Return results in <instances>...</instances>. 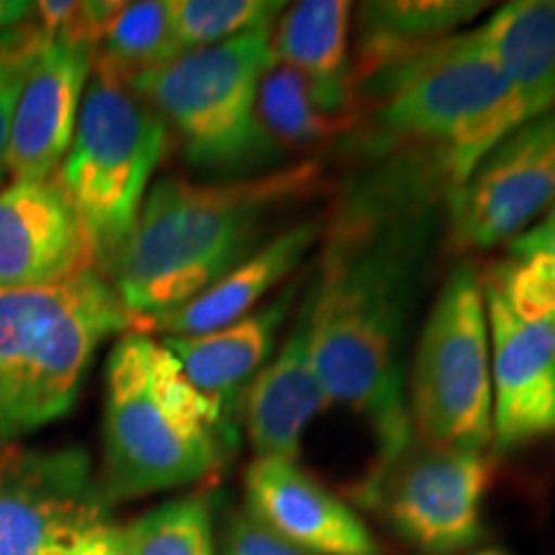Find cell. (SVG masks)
Returning a JSON list of instances; mask_svg holds the SVG:
<instances>
[{
  "instance_id": "277c9868",
  "label": "cell",
  "mask_w": 555,
  "mask_h": 555,
  "mask_svg": "<svg viewBox=\"0 0 555 555\" xmlns=\"http://www.w3.org/2000/svg\"><path fill=\"white\" fill-rule=\"evenodd\" d=\"M232 422L224 406L185 378L163 339L121 335L106 360L101 489L108 504L217 474Z\"/></svg>"
},
{
  "instance_id": "f1b7e54d",
  "label": "cell",
  "mask_w": 555,
  "mask_h": 555,
  "mask_svg": "<svg viewBox=\"0 0 555 555\" xmlns=\"http://www.w3.org/2000/svg\"><path fill=\"white\" fill-rule=\"evenodd\" d=\"M75 555H124L119 545V530L111 525L99 527V530H93L82 540Z\"/></svg>"
},
{
  "instance_id": "8992f818",
  "label": "cell",
  "mask_w": 555,
  "mask_h": 555,
  "mask_svg": "<svg viewBox=\"0 0 555 555\" xmlns=\"http://www.w3.org/2000/svg\"><path fill=\"white\" fill-rule=\"evenodd\" d=\"M270 29L178 54L131 88L196 168L247 178L242 172L281 159L258 121L260 78L273 60Z\"/></svg>"
},
{
  "instance_id": "52a82bcc",
  "label": "cell",
  "mask_w": 555,
  "mask_h": 555,
  "mask_svg": "<svg viewBox=\"0 0 555 555\" xmlns=\"http://www.w3.org/2000/svg\"><path fill=\"white\" fill-rule=\"evenodd\" d=\"M168 144L163 119L134 90L90 75L73 144L54 178L101 273L129 237Z\"/></svg>"
},
{
  "instance_id": "3957f363",
  "label": "cell",
  "mask_w": 555,
  "mask_h": 555,
  "mask_svg": "<svg viewBox=\"0 0 555 555\" xmlns=\"http://www.w3.org/2000/svg\"><path fill=\"white\" fill-rule=\"evenodd\" d=\"M525 121L515 88L474 26L356 80L345 137L352 157H433L457 189Z\"/></svg>"
},
{
  "instance_id": "2e32d148",
  "label": "cell",
  "mask_w": 555,
  "mask_h": 555,
  "mask_svg": "<svg viewBox=\"0 0 555 555\" xmlns=\"http://www.w3.org/2000/svg\"><path fill=\"white\" fill-rule=\"evenodd\" d=\"M242 427L255 457L296 461L311 420L330 406L319 380L309 337V304L301 296L294 327L275 347L273 358L242 393Z\"/></svg>"
},
{
  "instance_id": "ffe728a7",
  "label": "cell",
  "mask_w": 555,
  "mask_h": 555,
  "mask_svg": "<svg viewBox=\"0 0 555 555\" xmlns=\"http://www.w3.org/2000/svg\"><path fill=\"white\" fill-rule=\"evenodd\" d=\"M476 29L515 88L525 119L555 111V0H515Z\"/></svg>"
},
{
  "instance_id": "5bb4252c",
  "label": "cell",
  "mask_w": 555,
  "mask_h": 555,
  "mask_svg": "<svg viewBox=\"0 0 555 555\" xmlns=\"http://www.w3.org/2000/svg\"><path fill=\"white\" fill-rule=\"evenodd\" d=\"M90 266L86 232L57 178L0 185V291L52 286Z\"/></svg>"
},
{
  "instance_id": "8fae6325",
  "label": "cell",
  "mask_w": 555,
  "mask_h": 555,
  "mask_svg": "<svg viewBox=\"0 0 555 555\" xmlns=\"http://www.w3.org/2000/svg\"><path fill=\"white\" fill-rule=\"evenodd\" d=\"M555 204V111L506 134L453 191L446 242L453 255L509 245Z\"/></svg>"
},
{
  "instance_id": "603a6c76",
  "label": "cell",
  "mask_w": 555,
  "mask_h": 555,
  "mask_svg": "<svg viewBox=\"0 0 555 555\" xmlns=\"http://www.w3.org/2000/svg\"><path fill=\"white\" fill-rule=\"evenodd\" d=\"M258 121L278 157L319 150L350 131V119L319 99L304 75L275 60L260 78Z\"/></svg>"
},
{
  "instance_id": "7c38bea8",
  "label": "cell",
  "mask_w": 555,
  "mask_h": 555,
  "mask_svg": "<svg viewBox=\"0 0 555 555\" xmlns=\"http://www.w3.org/2000/svg\"><path fill=\"white\" fill-rule=\"evenodd\" d=\"M491 347V446L517 450L555 435V322L517 317L481 273Z\"/></svg>"
},
{
  "instance_id": "4dcf8cb0",
  "label": "cell",
  "mask_w": 555,
  "mask_h": 555,
  "mask_svg": "<svg viewBox=\"0 0 555 555\" xmlns=\"http://www.w3.org/2000/svg\"><path fill=\"white\" fill-rule=\"evenodd\" d=\"M474 555H506V553L504 551H478Z\"/></svg>"
},
{
  "instance_id": "f546056e",
  "label": "cell",
  "mask_w": 555,
  "mask_h": 555,
  "mask_svg": "<svg viewBox=\"0 0 555 555\" xmlns=\"http://www.w3.org/2000/svg\"><path fill=\"white\" fill-rule=\"evenodd\" d=\"M31 18H34V3H21V0H0V34L31 24Z\"/></svg>"
},
{
  "instance_id": "7a4b0ae2",
  "label": "cell",
  "mask_w": 555,
  "mask_h": 555,
  "mask_svg": "<svg viewBox=\"0 0 555 555\" xmlns=\"http://www.w3.org/2000/svg\"><path fill=\"white\" fill-rule=\"evenodd\" d=\"M319 180L311 159L221 183L159 178L106 275L134 332L183 307L266 245L278 211Z\"/></svg>"
},
{
  "instance_id": "1f68e13d",
  "label": "cell",
  "mask_w": 555,
  "mask_h": 555,
  "mask_svg": "<svg viewBox=\"0 0 555 555\" xmlns=\"http://www.w3.org/2000/svg\"><path fill=\"white\" fill-rule=\"evenodd\" d=\"M11 31H13V29H11ZM5 37H9V31H5V34H0V44H3Z\"/></svg>"
},
{
  "instance_id": "484cf974",
  "label": "cell",
  "mask_w": 555,
  "mask_h": 555,
  "mask_svg": "<svg viewBox=\"0 0 555 555\" xmlns=\"http://www.w3.org/2000/svg\"><path fill=\"white\" fill-rule=\"evenodd\" d=\"M41 39H44V31L31 18V24L9 31V37L0 44V183L5 178V147H9L13 106L24 88L26 73L37 57Z\"/></svg>"
},
{
  "instance_id": "d6986e66",
  "label": "cell",
  "mask_w": 555,
  "mask_h": 555,
  "mask_svg": "<svg viewBox=\"0 0 555 555\" xmlns=\"http://www.w3.org/2000/svg\"><path fill=\"white\" fill-rule=\"evenodd\" d=\"M352 5L347 0H301L286 5L270 29L273 60L304 75L319 99L352 127Z\"/></svg>"
},
{
  "instance_id": "cb8c5ba5",
  "label": "cell",
  "mask_w": 555,
  "mask_h": 555,
  "mask_svg": "<svg viewBox=\"0 0 555 555\" xmlns=\"http://www.w3.org/2000/svg\"><path fill=\"white\" fill-rule=\"evenodd\" d=\"M124 555H217L214 504L206 494L172 499L119 530Z\"/></svg>"
},
{
  "instance_id": "d4e9b609",
  "label": "cell",
  "mask_w": 555,
  "mask_h": 555,
  "mask_svg": "<svg viewBox=\"0 0 555 555\" xmlns=\"http://www.w3.org/2000/svg\"><path fill=\"white\" fill-rule=\"evenodd\" d=\"M283 9L270 0H170V18L180 52H191L268 29Z\"/></svg>"
},
{
  "instance_id": "9a60e30c",
  "label": "cell",
  "mask_w": 555,
  "mask_h": 555,
  "mask_svg": "<svg viewBox=\"0 0 555 555\" xmlns=\"http://www.w3.org/2000/svg\"><path fill=\"white\" fill-rule=\"evenodd\" d=\"M247 512L278 538L314 555H380L356 512L296 461L255 457L245 470Z\"/></svg>"
},
{
  "instance_id": "44dd1931",
  "label": "cell",
  "mask_w": 555,
  "mask_h": 555,
  "mask_svg": "<svg viewBox=\"0 0 555 555\" xmlns=\"http://www.w3.org/2000/svg\"><path fill=\"white\" fill-rule=\"evenodd\" d=\"M489 9L476 0H388L360 3L356 16V57L352 86L365 75L391 65L406 54L453 37Z\"/></svg>"
},
{
  "instance_id": "30bf717a",
  "label": "cell",
  "mask_w": 555,
  "mask_h": 555,
  "mask_svg": "<svg viewBox=\"0 0 555 555\" xmlns=\"http://www.w3.org/2000/svg\"><path fill=\"white\" fill-rule=\"evenodd\" d=\"M106 506L82 450L0 446V555H75Z\"/></svg>"
},
{
  "instance_id": "4fadbf2b",
  "label": "cell",
  "mask_w": 555,
  "mask_h": 555,
  "mask_svg": "<svg viewBox=\"0 0 555 555\" xmlns=\"http://www.w3.org/2000/svg\"><path fill=\"white\" fill-rule=\"evenodd\" d=\"M90 75L93 44L44 34L13 106L5 147V176L11 180L57 176L73 144Z\"/></svg>"
},
{
  "instance_id": "4316f807",
  "label": "cell",
  "mask_w": 555,
  "mask_h": 555,
  "mask_svg": "<svg viewBox=\"0 0 555 555\" xmlns=\"http://www.w3.org/2000/svg\"><path fill=\"white\" fill-rule=\"evenodd\" d=\"M224 555H314L304 547L291 545L288 540L278 538L266 525L249 515L247 509L234 512L224 527V543H221Z\"/></svg>"
},
{
  "instance_id": "e0dca14e",
  "label": "cell",
  "mask_w": 555,
  "mask_h": 555,
  "mask_svg": "<svg viewBox=\"0 0 555 555\" xmlns=\"http://www.w3.org/2000/svg\"><path fill=\"white\" fill-rule=\"evenodd\" d=\"M322 219H307L283 229L237 268L219 278L214 286L201 291L183 307L152 319L139 332L163 337H196L249 317L307 260L311 247H317L322 237Z\"/></svg>"
},
{
  "instance_id": "6da1fadb",
  "label": "cell",
  "mask_w": 555,
  "mask_h": 555,
  "mask_svg": "<svg viewBox=\"0 0 555 555\" xmlns=\"http://www.w3.org/2000/svg\"><path fill=\"white\" fill-rule=\"evenodd\" d=\"M327 219L309 291V337L330 404L371 425L378 461L412 442L406 345L453 183L433 157H356Z\"/></svg>"
},
{
  "instance_id": "83f0119b",
  "label": "cell",
  "mask_w": 555,
  "mask_h": 555,
  "mask_svg": "<svg viewBox=\"0 0 555 555\" xmlns=\"http://www.w3.org/2000/svg\"><path fill=\"white\" fill-rule=\"evenodd\" d=\"M509 253H545L555 260V204L535 227L509 242Z\"/></svg>"
},
{
  "instance_id": "9c48e42d",
  "label": "cell",
  "mask_w": 555,
  "mask_h": 555,
  "mask_svg": "<svg viewBox=\"0 0 555 555\" xmlns=\"http://www.w3.org/2000/svg\"><path fill=\"white\" fill-rule=\"evenodd\" d=\"M491 481L486 450L416 440L378 461L365 494L391 530L422 555H455L483 535V496Z\"/></svg>"
},
{
  "instance_id": "7402d4cb",
  "label": "cell",
  "mask_w": 555,
  "mask_h": 555,
  "mask_svg": "<svg viewBox=\"0 0 555 555\" xmlns=\"http://www.w3.org/2000/svg\"><path fill=\"white\" fill-rule=\"evenodd\" d=\"M170 18V3L144 0V3H114L93 44V75L134 88L172 57H178Z\"/></svg>"
},
{
  "instance_id": "ac0fdd59",
  "label": "cell",
  "mask_w": 555,
  "mask_h": 555,
  "mask_svg": "<svg viewBox=\"0 0 555 555\" xmlns=\"http://www.w3.org/2000/svg\"><path fill=\"white\" fill-rule=\"evenodd\" d=\"M296 294L298 286L291 283L240 322L196 337H163V343L176 356L185 378L232 414V404L242 399L249 380L273 358L278 332L286 324Z\"/></svg>"
},
{
  "instance_id": "ba28073f",
  "label": "cell",
  "mask_w": 555,
  "mask_h": 555,
  "mask_svg": "<svg viewBox=\"0 0 555 555\" xmlns=\"http://www.w3.org/2000/svg\"><path fill=\"white\" fill-rule=\"evenodd\" d=\"M406 414L427 446H491V347L481 270H450L420 330L406 371Z\"/></svg>"
},
{
  "instance_id": "5b68a950",
  "label": "cell",
  "mask_w": 555,
  "mask_h": 555,
  "mask_svg": "<svg viewBox=\"0 0 555 555\" xmlns=\"http://www.w3.org/2000/svg\"><path fill=\"white\" fill-rule=\"evenodd\" d=\"M134 332L99 268L41 288L0 291V446L65 416L108 337Z\"/></svg>"
}]
</instances>
